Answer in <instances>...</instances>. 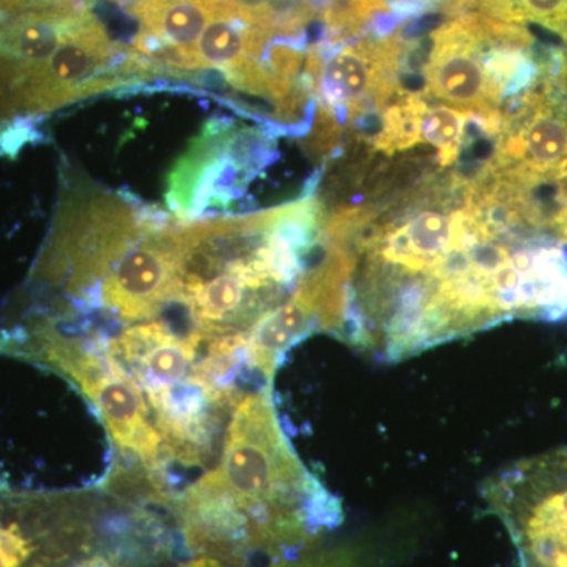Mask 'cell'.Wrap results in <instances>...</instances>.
Listing matches in <instances>:
<instances>
[{
	"mask_svg": "<svg viewBox=\"0 0 567 567\" xmlns=\"http://www.w3.org/2000/svg\"><path fill=\"white\" fill-rule=\"evenodd\" d=\"M162 221L103 192L63 194L28 279L32 298L55 295L84 303L111 268Z\"/></svg>",
	"mask_w": 567,
	"mask_h": 567,
	"instance_id": "cell-5",
	"label": "cell"
},
{
	"mask_svg": "<svg viewBox=\"0 0 567 567\" xmlns=\"http://www.w3.org/2000/svg\"><path fill=\"white\" fill-rule=\"evenodd\" d=\"M181 567H234L223 565L208 558H194L193 561L186 563ZM268 567H353L352 557L342 554V551H311L305 557L290 559V561L276 563Z\"/></svg>",
	"mask_w": 567,
	"mask_h": 567,
	"instance_id": "cell-11",
	"label": "cell"
},
{
	"mask_svg": "<svg viewBox=\"0 0 567 567\" xmlns=\"http://www.w3.org/2000/svg\"><path fill=\"white\" fill-rule=\"evenodd\" d=\"M470 110L436 106L424 111L421 118L420 141L439 148L440 169L456 164Z\"/></svg>",
	"mask_w": 567,
	"mask_h": 567,
	"instance_id": "cell-9",
	"label": "cell"
},
{
	"mask_svg": "<svg viewBox=\"0 0 567 567\" xmlns=\"http://www.w3.org/2000/svg\"><path fill=\"white\" fill-rule=\"evenodd\" d=\"M252 24L240 20L221 3L218 14L197 41V71L213 70L226 74L252 59Z\"/></svg>",
	"mask_w": 567,
	"mask_h": 567,
	"instance_id": "cell-8",
	"label": "cell"
},
{
	"mask_svg": "<svg viewBox=\"0 0 567 567\" xmlns=\"http://www.w3.org/2000/svg\"><path fill=\"white\" fill-rule=\"evenodd\" d=\"M431 44L424 66L429 93L458 110H499L503 93L488 76L486 44L456 18L427 37Z\"/></svg>",
	"mask_w": 567,
	"mask_h": 567,
	"instance_id": "cell-7",
	"label": "cell"
},
{
	"mask_svg": "<svg viewBox=\"0 0 567 567\" xmlns=\"http://www.w3.org/2000/svg\"><path fill=\"white\" fill-rule=\"evenodd\" d=\"M0 354L70 380L102 416L112 442L156 476L169 464L151 406L102 334L74 331L54 317L24 316L0 327Z\"/></svg>",
	"mask_w": 567,
	"mask_h": 567,
	"instance_id": "cell-3",
	"label": "cell"
},
{
	"mask_svg": "<svg viewBox=\"0 0 567 567\" xmlns=\"http://www.w3.org/2000/svg\"><path fill=\"white\" fill-rule=\"evenodd\" d=\"M194 558L268 567L315 551L342 522L341 503L298 458L270 386L249 391L230 416L215 468L175 499Z\"/></svg>",
	"mask_w": 567,
	"mask_h": 567,
	"instance_id": "cell-1",
	"label": "cell"
},
{
	"mask_svg": "<svg viewBox=\"0 0 567 567\" xmlns=\"http://www.w3.org/2000/svg\"><path fill=\"white\" fill-rule=\"evenodd\" d=\"M133 511L87 492L0 483V567H134Z\"/></svg>",
	"mask_w": 567,
	"mask_h": 567,
	"instance_id": "cell-4",
	"label": "cell"
},
{
	"mask_svg": "<svg viewBox=\"0 0 567 567\" xmlns=\"http://www.w3.org/2000/svg\"><path fill=\"white\" fill-rule=\"evenodd\" d=\"M92 2L93 0H0V17L29 13V11L76 9Z\"/></svg>",
	"mask_w": 567,
	"mask_h": 567,
	"instance_id": "cell-12",
	"label": "cell"
},
{
	"mask_svg": "<svg viewBox=\"0 0 567 567\" xmlns=\"http://www.w3.org/2000/svg\"><path fill=\"white\" fill-rule=\"evenodd\" d=\"M311 130L303 142L306 152L315 158L323 159L331 153L338 151L341 144L342 128L341 123L331 110L319 103L315 118H312Z\"/></svg>",
	"mask_w": 567,
	"mask_h": 567,
	"instance_id": "cell-10",
	"label": "cell"
},
{
	"mask_svg": "<svg viewBox=\"0 0 567 567\" xmlns=\"http://www.w3.org/2000/svg\"><path fill=\"white\" fill-rule=\"evenodd\" d=\"M174 297V226L166 224L145 234L111 268L87 303H95L112 319L134 324L159 319Z\"/></svg>",
	"mask_w": 567,
	"mask_h": 567,
	"instance_id": "cell-6",
	"label": "cell"
},
{
	"mask_svg": "<svg viewBox=\"0 0 567 567\" xmlns=\"http://www.w3.org/2000/svg\"><path fill=\"white\" fill-rule=\"evenodd\" d=\"M175 297L189 330L207 338L249 336L292 295L308 240L279 221V207L254 215L174 224Z\"/></svg>",
	"mask_w": 567,
	"mask_h": 567,
	"instance_id": "cell-2",
	"label": "cell"
}]
</instances>
